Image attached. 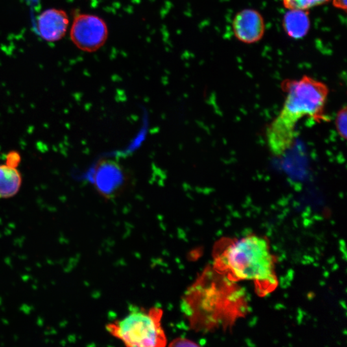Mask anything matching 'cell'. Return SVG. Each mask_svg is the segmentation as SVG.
<instances>
[{"label": "cell", "instance_id": "4fadbf2b", "mask_svg": "<svg viewBox=\"0 0 347 347\" xmlns=\"http://www.w3.org/2000/svg\"><path fill=\"white\" fill-rule=\"evenodd\" d=\"M21 156L20 153L17 150H11L6 154L5 164L10 166V167L17 168L21 162Z\"/></svg>", "mask_w": 347, "mask_h": 347}, {"label": "cell", "instance_id": "52a82bcc", "mask_svg": "<svg viewBox=\"0 0 347 347\" xmlns=\"http://www.w3.org/2000/svg\"><path fill=\"white\" fill-rule=\"evenodd\" d=\"M232 30L238 40L246 44H252L263 39L266 30L265 19L257 10L246 8L235 15Z\"/></svg>", "mask_w": 347, "mask_h": 347}, {"label": "cell", "instance_id": "9c48e42d", "mask_svg": "<svg viewBox=\"0 0 347 347\" xmlns=\"http://www.w3.org/2000/svg\"><path fill=\"white\" fill-rule=\"evenodd\" d=\"M282 25L285 33L290 38H304L311 28L308 10L289 9L283 16Z\"/></svg>", "mask_w": 347, "mask_h": 347}, {"label": "cell", "instance_id": "3957f363", "mask_svg": "<svg viewBox=\"0 0 347 347\" xmlns=\"http://www.w3.org/2000/svg\"><path fill=\"white\" fill-rule=\"evenodd\" d=\"M281 88L285 94L282 108L266 133L270 151L277 157L293 144L299 121L303 118L316 122L326 121L325 106L329 93L325 83L307 75L300 79H285Z\"/></svg>", "mask_w": 347, "mask_h": 347}, {"label": "cell", "instance_id": "7a4b0ae2", "mask_svg": "<svg viewBox=\"0 0 347 347\" xmlns=\"http://www.w3.org/2000/svg\"><path fill=\"white\" fill-rule=\"evenodd\" d=\"M213 255V269L231 281H253L259 296L268 295L278 285L276 257L265 237L249 235L240 239H220Z\"/></svg>", "mask_w": 347, "mask_h": 347}, {"label": "cell", "instance_id": "277c9868", "mask_svg": "<svg viewBox=\"0 0 347 347\" xmlns=\"http://www.w3.org/2000/svg\"><path fill=\"white\" fill-rule=\"evenodd\" d=\"M162 316V310L158 307L137 309L123 319L108 324L106 329L128 347H165L167 338L161 326Z\"/></svg>", "mask_w": 347, "mask_h": 347}, {"label": "cell", "instance_id": "ba28073f", "mask_svg": "<svg viewBox=\"0 0 347 347\" xmlns=\"http://www.w3.org/2000/svg\"><path fill=\"white\" fill-rule=\"evenodd\" d=\"M69 25L67 12L57 8L46 10L38 17L39 34L48 42H56L63 39L67 33Z\"/></svg>", "mask_w": 347, "mask_h": 347}, {"label": "cell", "instance_id": "7c38bea8", "mask_svg": "<svg viewBox=\"0 0 347 347\" xmlns=\"http://www.w3.org/2000/svg\"><path fill=\"white\" fill-rule=\"evenodd\" d=\"M347 107L344 106L341 110L338 111L335 119L336 132H337L338 135L344 140H346L347 139Z\"/></svg>", "mask_w": 347, "mask_h": 347}, {"label": "cell", "instance_id": "6da1fadb", "mask_svg": "<svg viewBox=\"0 0 347 347\" xmlns=\"http://www.w3.org/2000/svg\"><path fill=\"white\" fill-rule=\"evenodd\" d=\"M182 306L192 328L204 332L230 329L249 310L243 288L211 266L189 287Z\"/></svg>", "mask_w": 347, "mask_h": 347}, {"label": "cell", "instance_id": "8fae6325", "mask_svg": "<svg viewBox=\"0 0 347 347\" xmlns=\"http://www.w3.org/2000/svg\"><path fill=\"white\" fill-rule=\"evenodd\" d=\"M331 0H282L287 9L309 10L314 6L328 3Z\"/></svg>", "mask_w": 347, "mask_h": 347}, {"label": "cell", "instance_id": "9a60e30c", "mask_svg": "<svg viewBox=\"0 0 347 347\" xmlns=\"http://www.w3.org/2000/svg\"><path fill=\"white\" fill-rule=\"evenodd\" d=\"M334 6L338 9L344 10L346 12L347 10V0H331Z\"/></svg>", "mask_w": 347, "mask_h": 347}, {"label": "cell", "instance_id": "8992f818", "mask_svg": "<svg viewBox=\"0 0 347 347\" xmlns=\"http://www.w3.org/2000/svg\"><path fill=\"white\" fill-rule=\"evenodd\" d=\"M108 27L103 19L89 14H78L72 24L70 38L82 51L97 52L108 40Z\"/></svg>", "mask_w": 347, "mask_h": 347}, {"label": "cell", "instance_id": "30bf717a", "mask_svg": "<svg viewBox=\"0 0 347 347\" xmlns=\"http://www.w3.org/2000/svg\"><path fill=\"white\" fill-rule=\"evenodd\" d=\"M23 177L17 168L0 164V199L14 197L20 191Z\"/></svg>", "mask_w": 347, "mask_h": 347}, {"label": "cell", "instance_id": "5b68a950", "mask_svg": "<svg viewBox=\"0 0 347 347\" xmlns=\"http://www.w3.org/2000/svg\"><path fill=\"white\" fill-rule=\"evenodd\" d=\"M90 178L95 191L106 200L120 197L135 185L130 170L110 158L100 159L91 171Z\"/></svg>", "mask_w": 347, "mask_h": 347}, {"label": "cell", "instance_id": "5bb4252c", "mask_svg": "<svg viewBox=\"0 0 347 347\" xmlns=\"http://www.w3.org/2000/svg\"><path fill=\"white\" fill-rule=\"evenodd\" d=\"M170 347H199L196 343L187 338H177L169 344Z\"/></svg>", "mask_w": 347, "mask_h": 347}]
</instances>
